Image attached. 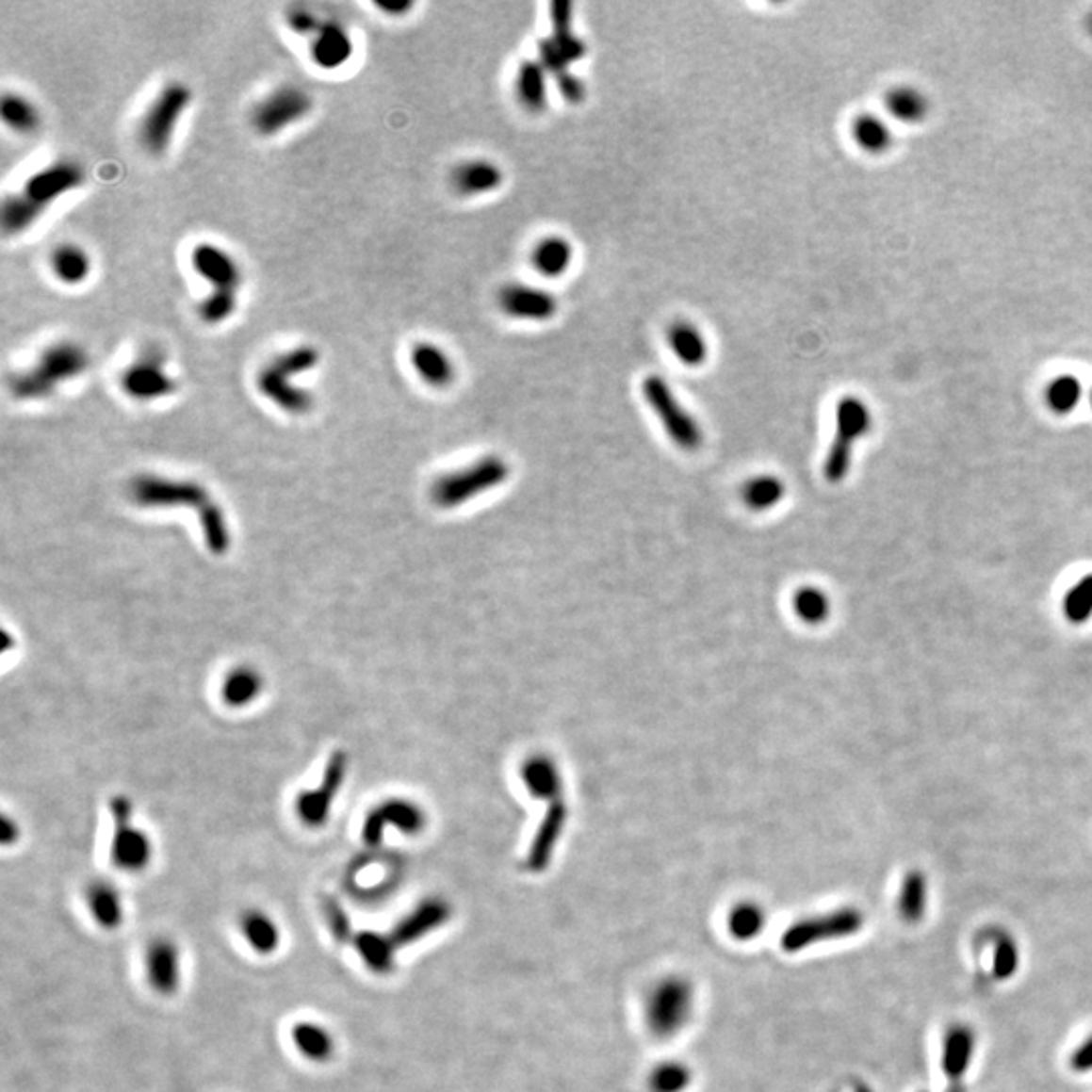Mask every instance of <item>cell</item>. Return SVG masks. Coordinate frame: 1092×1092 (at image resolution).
I'll return each mask as SVG.
<instances>
[{"label": "cell", "mask_w": 1092, "mask_h": 1092, "mask_svg": "<svg viewBox=\"0 0 1092 1092\" xmlns=\"http://www.w3.org/2000/svg\"><path fill=\"white\" fill-rule=\"evenodd\" d=\"M91 361L88 350L73 340H59L39 354L37 363L10 377V393L19 400H41L55 395L57 386L86 375Z\"/></svg>", "instance_id": "1"}, {"label": "cell", "mask_w": 1092, "mask_h": 1092, "mask_svg": "<svg viewBox=\"0 0 1092 1092\" xmlns=\"http://www.w3.org/2000/svg\"><path fill=\"white\" fill-rule=\"evenodd\" d=\"M694 1012V987L682 975L658 979L649 987L644 1002V1021L658 1040H670L680 1034Z\"/></svg>", "instance_id": "2"}, {"label": "cell", "mask_w": 1092, "mask_h": 1092, "mask_svg": "<svg viewBox=\"0 0 1092 1092\" xmlns=\"http://www.w3.org/2000/svg\"><path fill=\"white\" fill-rule=\"evenodd\" d=\"M192 104V90L185 81H171L156 93L146 107L138 126V140L152 156H162L169 150L178 122Z\"/></svg>", "instance_id": "3"}, {"label": "cell", "mask_w": 1092, "mask_h": 1092, "mask_svg": "<svg viewBox=\"0 0 1092 1092\" xmlns=\"http://www.w3.org/2000/svg\"><path fill=\"white\" fill-rule=\"evenodd\" d=\"M870 430H872V411L866 400L856 395L841 397L836 405L834 441L823 462V476L829 483L846 480L856 441L866 437Z\"/></svg>", "instance_id": "4"}, {"label": "cell", "mask_w": 1092, "mask_h": 1092, "mask_svg": "<svg viewBox=\"0 0 1092 1092\" xmlns=\"http://www.w3.org/2000/svg\"><path fill=\"white\" fill-rule=\"evenodd\" d=\"M642 395L676 446L686 451H694L702 446L704 435L700 423L686 411L666 379L647 375L642 381Z\"/></svg>", "instance_id": "5"}, {"label": "cell", "mask_w": 1092, "mask_h": 1092, "mask_svg": "<svg viewBox=\"0 0 1092 1092\" xmlns=\"http://www.w3.org/2000/svg\"><path fill=\"white\" fill-rule=\"evenodd\" d=\"M864 929V912L854 906L836 908L823 915H815L793 922L781 937V949L785 953H799L807 947L839 941L858 935Z\"/></svg>", "instance_id": "6"}, {"label": "cell", "mask_w": 1092, "mask_h": 1092, "mask_svg": "<svg viewBox=\"0 0 1092 1092\" xmlns=\"http://www.w3.org/2000/svg\"><path fill=\"white\" fill-rule=\"evenodd\" d=\"M508 474L510 467L502 458L488 455V458H481L460 472L441 476L432 486V500L441 508L460 506L472 500L474 496L496 488L508 478Z\"/></svg>", "instance_id": "7"}, {"label": "cell", "mask_w": 1092, "mask_h": 1092, "mask_svg": "<svg viewBox=\"0 0 1092 1092\" xmlns=\"http://www.w3.org/2000/svg\"><path fill=\"white\" fill-rule=\"evenodd\" d=\"M314 109L308 91L296 86H282L264 95L249 112V123L257 136L273 138L306 120Z\"/></svg>", "instance_id": "8"}, {"label": "cell", "mask_w": 1092, "mask_h": 1092, "mask_svg": "<svg viewBox=\"0 0 1092 1092\" xmlns=\"http://www.w3.org/2000/svg\"><path fill=\"white\" fill-rule=\"evenodd\" d=\"M130 496L138 506L144 508H172L190 506L201 510L211 496L199 481L171 480L160 476H138L130 483Z\"/></svg>", "instance_id": "9"}, {"label": "cell", "mask_w": 1092, "mask_h": 1092, "mask_svg": "<svg viewBox=\"0 0 1092 1092\" xmlns=\"http://www.w3.org/2000/svg\"><path fill=\"white\" fill-rule=\"evenodd\" d=\"M427 825L425 811L409 799H386L372 807L363 823V839L368 848L381 846L384 829L395 827L405 836H417Z\"/></svg>", "instance_id": "10"}, {"label": "cell", "mask_w": 1092, "mask_h": 1092, "mask_svg": "<svg viewBox=\"0 0 1092 1092\" xmlns=\"http://www.w3.org/2000/svg\"><path fill=\"white\" fill-rule=\"evenodd\" d=\"M86 183V172L73 160H59L43 166L26 178L21 192L29 199L37 209L45 213L47 206L67 197L69 192L77 190Z\"/></svg>", "instance_id": "11"}, {"label": "cell", "mask_w": 1092, "mask_h": 1092, "mask_svg": "<svg viewBox=\"0 0 1092 1092\" xmlns=\"http://www.w3.org/2000/svg\"><path fill=\"white\" fill-rule=\"evenodd\" d=\"M349 758L342 751H336L328 758L322 783L310 791H302L296 799V813L306 827H322L330 818L332 804L347 777Z\"/></svg>", "instance_id": "12"}, {"label": "cell", "mask_w": 1092, "mask_h": 1092, "mask_svg": "<svg viewBox=\"0 0 1092 1092\" xmlns=\"http://www.w3.org/2000/svg\"><path fill=\"white\" fill-rule=\"evenodd\" d=\"M120 386L134 400H158L178 391V383L162 365L160 356H140L120 375Z\"/></svg>", "instance_id": "13"}, {"label": "cell", "mask_w": 1092, "mask_h": 1092, "mask_svg": "<svg viewBox=\"0 0 1092 1092\" xmlns=\"http://www.w3.org/2000/svg\"><path fill=\"white\" fill-rule=\"evenodd\" d=\"M144 975L150 989L171 998L181 989L183 957L181 949L169 937L152 938L144 951Z\"/></svg>", "instance_id": "14"}, {"label": "cell", "mask_w": 1092, "mask_h": 1092, "mask_svg": "<svg viewBox=\"0 0 1092 1092\" xmlns=\"http://www.w3.org/2000/svg\"><path fill=\"white\" fill-rule=\"evenodd\" d=\"M497 308L514 320L548 322L559 312V300L543 287L506 284L497 292Z\"/></svg>", "instance_id": "15"}, {"label": "cell", "mask_w": 1092, "mask_h": 1092, "mask_svg": "<svg viewBox=\"0 0 1092 1092\" xmlns=\"http://www.w3.org/2000/svg\"><path fill=\"white\" fill-rule=\"evenodd\" d=\"M190 268L211 289H233L239 292L243 269L227 249L211 241H201L190 252Z\"/></svg>", "instance_id": "16"}, {"label": "cell", "mask_w": 1092, "mask_h": 1092, "mask_svg": "<svg viewBox=\"0 0 1092 1092\" xmlns=\"http://www.w3.org/2000/svg\"><path fill=\"white\" fill-rule=\"evenodd\" d=\"M451 915L453 908L446 898L430 896L421 901L411 912H407V915L395 924L389 935L399 949L411 947L415 943H419L427 935H432L433 931L448 924Z\"/></svg>", "instance_id": "17"}, {"label": "cell", "mask_w": 1092, "mask_h": 1092, "mask_svg": "<svg viewBox=\"0 0 1092 1092\" xmlns=\"http://www.w3.org/2000/svg\"><path fill=\"white\" fill-rule=\"evenodd\" d=\"M255 389L269 403L289 415H306L314 405L312 393L296 384L292 377H287L285 372L275 368L271 363L257 370Z\"/></svg>", "instance_id": "18"}, {"label": "cell", "mask_w": 1092, "mask_h": 1092, "mask_svg": "<svg viewBox=\"0 0 1092 1092\" xmlns=\"http://www.w3.org/2000/svg\"><path fill=\"white\" fill-rule=\"evenodd\" d=\"M354 55L350 31L338 21H322L320 29L310 39V59L324 72H338Z\"/></svg>", "instance_id": "19"}, {"label": "cell", "mask_w": 1092, "mask_h": 1092, "mask_svg": "<svg viewBox=\"0 0 1092 1092\" xmlns=\"http://www.w3.org/2000/svg\"><path fill=\"white\" fill-rule=\"evenodd\" d=\"M411 368L432 389H448L458 377L451 356L435 342L419 340L409 350Z\"/></svg>", "instance_id": "20"}, {"label": "cell", "mask_w": 1092, "mask_h": 1092, "mask_svg": "<svg viewBox=\"0 0 1092 1092\" xmlns=\"http://www.w3.org/2000/svg\"><path fill=\"white\" fill-rule=\"evenodd\" d=\"M109 860L122 872H142L152 860L150 838L130 823L116 825V832L109 846Z\"/></svg>", "instance_id": "21"}, {"label": "cell", "mask_w": 1092, "mask_h": 1092, "mask_svg": "<svg viewBox=\"0 0 1092 1092\" xmlns=\"http://www.w3.org/2000/svg\"><path fill=\"white\" fill-rule=\"evenodd\" d=\"M449 183L460 197L490 195L504 185V171L492 160H464L451 171Z\"/></svg>", "instance_id": "22"}, {"label": "cell", "mask_w": 1092, "mask_h": 1092, "mask_svg": "<svg viewBox=\"0 0 1092 1092\" xmlns=\"http://www.w3.org/2000/svg\"><path fill=\"white\" fill-rule=\"evenodd\" d=\"M566 818H569V809L562 804V801H552L548 804V809L545 813V818L536 829V836L530 844L529 850V868L532 872H543L546 870V866L552 860V852L557 848V841L562 834V827L566 823Z\"/></svg>", "instance_id": "23"}, {"label": "cell", "mask_w": 1092, "mask_h": 1092, "mask_svg": "<svg viewBox=\"0 0 1092 1092\" xmlns=\"http://www.w3.org/2000/svg\"><path fill=\"white\" fill-rule=\"evenodd\" d=\"M239 933L243 941L259 957H269L282 945V929L264 908H245L239 915Z\"/></svg>", "instance_id": "24"}, {"label": "cell", "mask_w": 1092, "mask_h": 1092, "mask_svg": "<svg viewBox=\"0 0 1092 1092\" xmlns=\"http://www.w3.org/2000/svg\"><path fill=\"white\" fill-rule=\"evenodd\" d=\"M666 340L672 354L676 356V361L682 363L684 367L698 368L702 365H707L710 356V347L707 336H704V332L696 324L688 320H676L666 332Z\"/></svg>", "instance_id": "25"}, {"label": "cell", "mask_w": 1092, "mask_h": 1092, "mask_svg": "<svg viewBox=\"0 0 1092 1092\" xmlns=\"http://www.w3.org/2000/svg\"><path fill=\"white\" fill-rule=\"evenodd\" d=\"M352 947L358 959L375 975H391L397 965V945L391 935L379 931H358L352 937Z\"/></svg>", "instance_id": "26"}, {"label": "cell", "mask_w": 1092, "mask_h": 1092, "mask_svg": "<svg viewBox=\"0 0 1092 1092\" xmlns=\"http://www.w3.org/2000/svg\"><path fill=\"white\" fill-rule=\"evenodd\" d=\"M587 55V43L575 33H552L538 43V61L550 73H564Z\"/></svg>", "instance_id": "27"}, {"label": "cell", "mask_w": 1092, "mask_h": 1092, "mask_svg": "<svg viewBox=\"0 0 1092 1092\" xmlns=\"http://www.w3.org/2000/svg\"><path fill=\"white\" fill-rule=\"evenodd\" d=\"M49 268L53 278L67 287H77L86 284L91 275L93 264L86 247L77 243H59L49 255Z\"/></svg>", "instance_id": "28"}, {"label": "cell", "mask_w": 1092, "mask_h": 1092, "mask_svg": "<svg viewBox=\"0 0 1092 1092\" xmlns=\"http://www.w3.org/2000/svg\"><path fill=\"white\" fill-rule=\"evenodd\" d=\"M86 903L93 922L100 929L118 931L123 924L126 912H123L122 894L114 884L106 880H93L86 888Z\"/></svg>", "instance_id": "29"}, {"label": "cell", "mask_w": 1092, "mask_h": 1092, "mask_svg": "<svg viewBox=\"0 0 1092 1092\" xmlns=\"http://www.w3.org/2000/svg\"><path fill=\"white\" fill-rule=\"evenodd\" d=\"M973 1054H975V1032L965 1024L951 1026L943 1040V1054H941V1067L949 1081L953 1083L961 1081L971 1067Z\"/></svg>", "instance_id": "30"}, {"label": "cell", "mask_w": 1092, "mask_h": 1092, "mask_svg": "<svg viewBox=\"0 0 1092 1092\" xmlns=\"http://www.w3.org/2000/svg\"><path fill=\"white\" fill-rule=\"evenodd\" d=\"M289 1035H292V1044L298 1050V1054L308 1062L326 1064L336 1054L334 1035L326 1026L318 1024V1021H296Z\"/></svg>", "instance_id": "31"}, {"label": "cell", "mask_w": 1092, "mask_h": 1092, "mask_svg": "<svg viewBox=\"0 0 1092 1092\" xmlns=\"http://www.w3.org/2000/svg\"><path fill=\"white\" fill-rule=\"evenodd\" d=\"M575 249L569 239L561 235H548L532 247L530 264L545 278H561L571 269Z\"/></svg>", "instance_id": "32"}, {"label": "cell", "mask_w": 1092, "mask_h": 1092, "mask_svg": "<svg viewBox=\"0 0 1092 1092\" xmlns=\"http://www.w3.org/2000/svg\"><path fill=\"white\" fill-rule=\"evenodd\" d=\"M514 91L518 102L532 114L545 112L548 104V86H546V69L541 61H522L516 69L514 77Z\"/></svg>", "instance_id": "33"}, {"label": "cell", "mask_w": 1092, "mask_h": 1092, "mask_svg": "<svg viewBox=\"0 0 1092 1092\" xmlns=\"http://www.w3.org/2000/svg\"><path fill=\"white\" fill-rule=\"evenodd\" d=\"M850 134H852V140L856 142V146L864 150L866 155H872V156L888 152L892 148V142H894V136H892V130L888 128V123L884 122L880 116L870 114V112H862L852 120Z\"/></svg>", "instance_id": "34"}, {"label": "cell", "mask_w": 1092, "mask_h": 1092, "mask_svg": "<svg viewBox=\"0 0 1092 1092\" xmlns=\"http://www.w3.org/2000/svg\"><path fill=\"white\" fill-rule=\"evenodd\" d=\"M929 882L921 870H908L898 892V915L906 924H919L927 915Z\"/></svg>", "instance_id": "35"}, {"label": "cell", "mask_w": 1092, "mask_h": 1092, "mask_svg": "<svg viewBox=\"0 0 1092 1092\" xmlns=\"http://www.w3.org/2000/svg\"><path fill=\"white\" fill-rule=\"evenodd\" d=\"M522 781L534 799L557 801L561 793V775L557 765L545 755L530 757L522 767Z\"/></svg>", "instance_id": "36"}, {"label": "cell", "mask_w": 1092, "mask_h": 1092, "mask_svg": "<svg viewBox=\"0 0 1092 1092\" xmlns=\"http://www.w3.org/2000/svg\"><path fill=\"white\" fill-rule=\"evenodd\" d=\"M887 112L903 123H919L929 116V98L912 86H896L884 95Z\"/></svg>", "instance_id": "37"}, {"label": "cell", "mask_w": 1092, "mask_h": 1092, "mask_svg": "<svg viewBox=\"0 0 1092 1092\" xmlns=\"http://www.w3.org/2000/svg\"><path fill=\"white\" fill-rule=\"evenodd\" d=\"M0 118H3L5 126L19 136H33L41 128V112L39 107L24 98L23 93L7 91L0 100Z\"/></svg>", "instance_id": "38"}, {"label": "cell", "mask_w": 1092, "mask_h": 1092, "mask_svg": "<svg viewBox=\"0 0 1092 1092\" xmlns=\"http://www.w3.org/2000/svg\"><path fill=\"white\" fill-rule=\"evenodd\" d=\"M261 690H264L261 676L253 668L241 666L227 674L223 686H220V696L231 709H241L253 702L261 694Z\"/></svg>", "instance_id": "39"}, {"label": "cell", "mask_w": 1092, "mask_h": 1092, "mask_svg": "<svg viewBox=\"0 0 1092 1092\" xmlns=\"http://www.w3.org/2000/svg\"><path fill=\"white\" fill-rule=\"evenodd\" d=\"M43 215V211L26 199L23 192H10L3 201V211H0V223L7 237H15L24 231H29L37 220Z\"/></svg>", "instance_id": "40"}, {"label": "cell", "mask_w": 1092, "mask_h": 1092, "mask_svg": "<svg viewBox=\"0 0 1092 1092\" xmlns=\"http://www.w3.org/2000/svg\"><path fill=\"white\" fill-rule=\"evenodd\" d=\"M765 910L753 901H742L730 908L726 917V929L737 941H753L765 929Z\"/></svg>", "instance_id": "41"}, {"label": "cell", "mask_w": 1092, "mask_h": 1092, "mask_svg": "<svg viewBox=\"0 0 1092 1092\" xmlns=\"http://www.w3.org/2000/svg\"><path fill=\"white\" fill-rule=\"evenodd\" d=\"M1083 395V383L1074 375H1058L1052 381H1048L1044 389V403L1054 415H1070L1081 405Z\"/></svg>", "instance_id": "42"}, {"label": "cell", "mask_w": 1092, "mask_h": 1092, "mask_svg": "<svg viewBox=\"0 0 1092 1092\" xmlns=\"http://www.w3.org/2000/svg\"><path fill=\"white\" fill-rule=\"evenodd\" d=\"M199 518L206 548H209L213 555H225L231 546V534L223 516V510L211 500L199 510Z\"/></svg>", "instance_id": "43"}, {"label": "cell", "mask_w": 1092, "mask_h": 1092, "mask_svg": "<svg viewBox=\"0 0 1092 1092\" xmlns=\"http://www.w3.org/2000/svg\"><path fill=\"white\" fill-rule=\"evenodd\" d=\"M237 303L239 298L237 292H233V289H211V292L199 302L197 316L206 326L225 324L235 316V312H237Z\"/></svg>", "instance_id": "44"}, {"label": "cell", "mask_w": 1092, "mask_h": 1092, "mask_svg": "<svg viewBox=\"0 0 1092 1092\" xmlns=\"http://www.w3.org/2000/svg\"><path fill=\"white\" fill-rule=\"evenodd\" d=\"M1062 613L1072 626H1084L1092 617V573L1084 575L1067 591L1062 599Z\"/></svg>", "instance_id": "45"}, {"label": "cell", "mask_w": 1092, "mask_h": 1092, "mask_svg": "<svg viewBox=\"0 0 1092 1092\" xmlns=\"http://www.w3.org/2000/svg\"><path fill=\"white\" fill-rule=\"evenodd\" d=\"M785 496V483L775 476H757L744 483L742 502L751 510H769L781 502Z\"/></svg>", "instance_id": "46"}, {"label": "cell", "mask_w": 1092, "mask_h": 1092, "mask_svg": "<svg viewBox=\"0 0 1092 1092\" xmlns=\"http://www.w3.org/2000/svg\"><path fill=\"white\" fill-rule=\"evenodd\" d=\"M693 1083V1070L684 1062H660L647 1076L649 1092H686Z\"/></svg>", "instance_id": "47"}, {"label": "cell", "mask_w": 1092, "mask_h": 1092, "mask_svg": "<svg viewBox=\"0 0 1092 1092\" xmlns=\"http://www.w3.org/2000/svg\"><path fill=\"white\" fill-rule=\"evenodd\" d=\"M271 365L285 372L287 377H300L303 372H312L320 365V352L312 344H298L294 349H287L273 358Z\"/></svg>", "instance_id": "48"}, {"label": "cell", "mask_w": 1092, "mask_h": 1092, "mask_svg": "<svg viewBox=\"0 0 1092 1092\" xmlns=\"http://www.w3.org/2000/svg\"><path fill=\"white\" fill-rule=\"evenodd\" d=\"M795 613L801 621L809 626H820L829 617V599L823 591L815 587H804L793 597Z\"/></svg>", "instance_id": "49"}, {"label": "cell", "mask_w": 1092, "mask_h": 1092, "mask_svg": "<svg viewBox=\"0 0 1092 1092\" xmlns=\"http://www.w3.org/2000/svg\"><path fill=\"white\" fill-rule=\"evenodd\" d=\"M1019 967V949L1012 935H1000L995 938L993 945V965L991 973L998 981H1007L1018 973Z\"/></svg>", "instance_id": "50"}, {"label": "cell", "mask_w": 1092, "mask_h": 1092, "mask_svg": "<svg viewBox=\"0 0 1092 1092\" xmlns=\"http://www.w3.org/2000/svg\"><path fill=\"white\" fill-rule=\"evenodd\" d=\"M324 915H326V924L332 933V937L336 938V943H352V924L350 919L347 915V910L342 908V905L334 898H328L324 903Z\"/></svg>", "instance_id": "51"}, {"label": "cell", "mask_w": 1092, "mask_h": 1092, "mask_svg": "<svg viewBox=\"0 0 1092 1092\" xmlns=\"http://www.w3.org/2000/svg\"><path fill=\"white\" fill-rule=\"evenodd\" d=\"M284 21H285L287 29L292 31L294 35H298V37H310V39L318 33V29H320V24H322V21L318 19L314 15V12H310L308 8H302V7L289 8L285 12Z\"/></svg>", "instance_id": "52"}, {"label": "cell", "mask_w": 1092, "mask_h": 1092, "mask_svg": "<svg viewBox=\"0 0 1092 1092\" xmlns=\"http://www.w3.org/2000/svg\"><path fill=\"white\" fill-rule=\"evenodd\" d=\"M557 88H559V91L562 95V100L573 104V106L583 104L585 98H587V86H585V81L580 79L579 75H575L571 72V69H569V72H564V73H559L557 75Z\"/></svg>", "instance_id": "53"}, {"label": "cell", "mask_w": 1092, "mask_h": 1092, "mask_svg": "<svg viewBox=\"0 0 1092 1092\" xmlns=\"http://www.w3.org/2000/svg\"><path fill=\"white\" fill-rule=\"evenodd\" d=\"M552 33H573V3L557 0L550 5Z\"/></svg>", "instance_id": "54"}, {"label": "cell", "mask_w": 1092, "mask_h": 1092, "mask_svg": "<svg viewBox=\"0 0 1092 1092\" xmlns=\"http://www.w3.org/2000/svg\"><path fill=\"white\" fill-rule=\"evenodd\" d=\"M1068 1064H1070L1072 1072H1078V1074L1092 1072V1035H1088L1083 1044H1078L1074 1048Z\"/></svg>", "instance_id": "55"}, {"label": "cell", "mask_w": 1092, "mask_h": 1092, "mask_svg": "<svg viewBox=\"0 0 1092 1092\" xmlns=\"http://www.w3.org/2000/svg\"><path fill=\"white\" fill-rule=\"evenodd\" d=\"M109 813H112V818H114V823L116 825H120V823H130L132 822V804H130V799L123 797V795L112 797V801H109Z\"/></svg>", "instance_id": "56"}, {"label": "cell", "mask_w": 1092, "mask_h": 1092, "mask_svg": "<svg viewBox=\"0 0 1092 1092\" xmlns=\"http://www.w3.org/2000/svg\"><path fill=\"white\" fill-rule=\"evenodd\" d=\"M375 7L389 17H403L413 8L411 0H375Z\"/></svg>", "instance_id": "57"}, {"label": "cell", "mask_w": 1092, "mask_h": 1092, "mask_svg": "<svg viewBox=\"0 0 1092 1092\" xmlns=\"http://www.w3.org/2000/svg\"><path fill=\"white\" fill-rule=\"evenodd\" d=\"M19 834H21L19 832V825L15 822H12L8 818V815H5V818H3V832H0V839H3V844L5 846L15 844V841L19 839Z\"/></svg>", "instance_id": "58"}, {"label": "cell", "mask_w": 1092, "mask_h": 1092, "mask_svg": "<svg viewBox=\"0 0 1092 1092\" xmlns=\"http://www.w3.org/2000/svg\"><path fill=\"white\" fill-rule=\"evenodd\" d=\"M854 1092H874L872 1088H868L864 1083H854Z\"/></svg>", "instance_id": "59"}, {"label": "cell", "mask_w": 1092, "mask_h": 1092, "mask_svg": "<svg viewBox=\"0 0 1092 1092\" xmlns=\"http://www.w3.org/2000/svg\"><path fill=\"white\" fill-rule=\"evenodd\" d=\"M1086 26H1088V33H1090V37H1092V15L1088 17V21H1086Z\"/></svg>", "instance_id": "60"}, {"label": "cell", "mask_w": 1092, "mask_h": 1092, "mask_svg": "<svg viewBox=\"0 0 1092 1092\" xmlns=\"http://www.w3.org/2000/svg\"><path fill=\"white\" fill-rule=\"evenodd\" d=\"M1090 407H1092V386H1090Z\"/></svg>", "instance_id": "61"}]
</instances>
